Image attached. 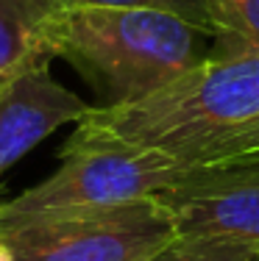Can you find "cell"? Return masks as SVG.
<instances>
[{
    "label": "cell",
    "instance_id": "10",
    "mask_svg": "<svg viewBox=\"0 0 259 261\" xmlns=\"http://www.w3.org/2000/svg\"><path fill=\"white\" fill-rule=\"evenodd\" d=\"M59 6H117V9H156L193 22L203 34L209 31V3L206 0H56Z\"/></svg>",
    "mask_w": 259,
    "mask_h": 261
},
{
    "label": "cell",
    "instance_id": "6",
    "mask_svg": "<svg viewBox=\"0 0 259 261\" xmlns=\"http://www.w3.org/2000/svg\"><path fill=\"white\" fill-rule=\"evenodd\" d=\"M92 106L73 95L48 67L0 84V175L59 125L78 122Z\"/></svg>",
    "mask_w": 259,
    "mask_h": 261
},
{
    "label": "cell",
    "instance_id": "11",
    "mask_svg": "<svg viewBox=\"0 0 259 261\" xmlns=\"http://www.w3.org/2000/svg\"><path fill=\"white\" fill-rule=\"evenodd\" d=\"M234 164H251V167H259V150H256V153H251V156H245V159H240V161H234Z\"/></svg>",
    "mask_w": 259,
    "mask_h": 261
},
{
    "label": "cell",
    "instance_id": "2",
    "mask_svg": "<svg viewBox=\"0 0 259 261\" xmlns=\"http://www.w3.org/2000/svg\"><path fill=\"white\" fill-rule=\"evenodd\" d=\"M212 36L168 11L61 6L53 56L70 61L101 95V106L148 97L209 59Z\"/></svg>",
    "mask_w": 259,
    "mask_h": 261
},
{
    "label": "cell",
    "instance_id": "5",
    "mask_svg": "<svg viewBox=\"0 0 259 261\" xmlns=\"http://www.w3.org/2000/svg\"><path fill=\"white\" fill-rule=\"evenodd\" d=\"M176 236L229 239L259 247V167H206L162 192Z\"/></svg>",
    "mask_w": 259,
    "mask_h": 261
},
{
    "label": "cell",
    "instance_id": "12",
    "mask_svg": "<svg viewBox=\"0 0 259 261\" xmlns=\"http://www.w3.org/2000/svg\"><path fill=\"white\" fill-rule=\"evenodd\" d=\"M0 261H14V256H11L9 245H6L3 239H0Z\"/></svg>",
    "mask_w": 259,
    "mask_h": 261
},
{
    "label": "cell",
    "instance_id": "4",
    "mask_svg": "<svg viewBox=\"0 0 259 261\" xmlns=\"http://www.w3.org/2000/svg\"><path fill=\"white\" fill-rule=\"evenodd\" d=\"M14 261H148L176 239L159 195L126 206L42 220L0 233Z\"/></svg>",
    "mask_w": 259,
    "mask_h": 261
},
{
    "label": "cell",
    "instance_id": "3",
    "mask_svg": "<svg viewBox=\"0 0 259 261\" xmlns=\"http://www.w3.org/2000/svg\"><path fill=\"white\" fill-rule=\"evenodd\" d=\"M61 156L64 161L51 178L0 203V233L42 220L126 206L162 195L201 172V167L134 147H78L61 150Z\"/></svg>",
    "mask_w": 259,
    "mask_h": 261
},
{
    "label": "cell",
    "instance_id": "8",
    "mask_svg": "<svg viewBox=\"0 0 259 261\" xmlns=\"http://www.w3.org/2000/svg\"><path fill=\"white\" fill-rule=\"evenodd\" d=\"M215 56H259V0H206Z\"/></svg>",
    "mask_w": 259,
    "mask_h": 261
},
{
    "label": "cell",
    "instance_id": "1",
    "mask_svg": "<svg viewBox=\"0 0 259 261\" xmlns=\"http://www.w3.org/2000/svg\"><path fill=\"white\" fill-rule=\"evenodd\" d=\"M134 147L190 167H223L259 150V56H209L134 103L92 106L64 150Z\"/></svg>",
    "mask_w": 259,
    "mask_h": 261
},
{
    "label": "cell",
    "instance_id": "9",
    "mask_svg": "<svg viewBox=\"0 0 259 261\" xmlns=\"http://www.w3.org/2000/svg\"><path fill=\"white\" fill-rule=\"evenodd\" d=\"M148 261H259V247L229 239L176 236Z\"/></svg>",
    "mask_w": 259,
    "mask_h": 261
},
{
    "label": "cell",
    "instance_id": "7",
    "mask_svg": "<svg viewBox=\"0 0 259 261\" xmlns=\"http://www.w3.org/2000/svg\"><path fill=\"white\" fill-rule=\"evenodd\" d=\"M56 0H0V84L53 59Z\"/></svg>",
    "mask_w": 259,
    "mask_h": 261
}]
</instances>
